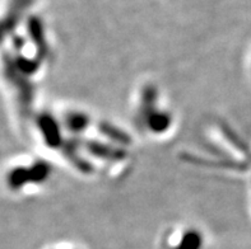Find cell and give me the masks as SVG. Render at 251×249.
Returning a JSON list of instances; mask_svg holds the SVG:
<instances>
[{
    "instance_id": "cell-3",
    "label": "cell",
    "mask_w": 251,
    "mask_h": 249,
    "mask_svg": "<svg viewBox=\"0 0 251 249\" xmlns=\"http://www.w3.org/2000/svg\"><path fill=\"white\" fill-rule=\"evenodd\" d=\"M158 249H210L207 233L198 225H171L161 235Z\"/></svg>"
},
{
    "instance_id": "cell-4",
    "label": "cell",
    "mask_w": 251,
    "mask_h": 249,
    "mask_svg": "<svg viewBox=\"0 0 251 249\" xmlns=\"http://www.w3.org/2000/svg\"><path fill=\"white\" fill-rule=\"evenodd\" d=\"M48 249H79L76 247L72 246V244H57V246L54 247H49Z\"/></svg>"
},
{
    "instance_id": "cell-1",
    "label": "cell",
    "mask_w": 251,
    "mask_h": 249,
    "mask_svg": "<svg viewBox=\"0 0 251 249\" xmlns=\"http://www.w3.org/2000/svg\"><path fill=\"white\" fill-rule=\"evenodd\" d=\"M133 123L138 133L152 140H162L174 133L176 116L156 84L146 83L138 89Z\"/></svg>"
},
{
    "instance_id": "cell-2",
    "label": "cell",
    "mask_w": 251,
    "mask_h": 249,
    "mask_svg": "<svg viewBox=\"0 0 251 249\" xmlns=\"http://www.w3.org/2000/svg\"><path fill=\"white\" fill-rule=\"evenodd\" d=\"M54 168L48 159L35 155L10 160L1 174V183L10 195L28 196L44 188L51 181Z\"/></svg>"
}]
</instances>
